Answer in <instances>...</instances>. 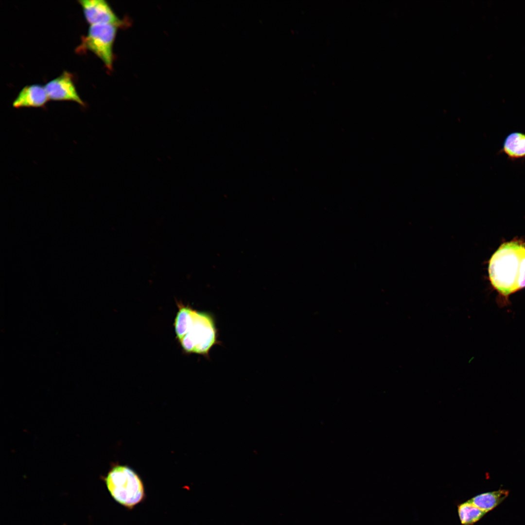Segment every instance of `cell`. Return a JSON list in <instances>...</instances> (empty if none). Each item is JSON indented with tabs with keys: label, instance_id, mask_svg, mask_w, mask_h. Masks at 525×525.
Instances as JSON below:
<instances>
[{
	"label": "cell",
	"instance_id": "1",
	"mask_svg": "<svg viewBox=\"0 0 525 525\" xmlns=\"http://www.w3.org/2000/svg\"><path fill=\"white\" fill-rule=\"evenodd\" d=\"M488 274L498 304L508 305L509 297L525 288V241L514 238L501 244L489 261Z\"/></svg>",
	"mask_w": 525,
	"mask_h": 525
},
{
	"label": "cell",
	"instance_id": "2",
	"mask_svg": "<svg viewBox=\"0 0 525 525\" xmlns=\"http://www.w3.org/2000/svg\"><path fill=\"white\" fill-rule=\"evenodd\" d=\"M178 311L174 322L176 339L184 352L207 355L216 340L211 316L176 302Z\"/></svg>",
	"mask_w": 525,
	"mask_h": 525
},
{
	"label": "cell",
	"instance_id": "3",
	"mask_svg": "<svg viewBox=\"0 0 525 525\" xmlns=\"http://www.w3.org/2000/svg\"><path fill=\"white\" fill-rule=\"evenodd\" d=\"M105 481L112 498L129 509L133 508L145 498L142 480L127 466H113L105 477Z\"/></svg>",
	"mask_w": 525,
	"mask_h": 525
},
{
	"label": "cell",
	"instance_id": "4",
	"mask_svg": "<svg viewBox=\"0 0 525 525\" xmlns=\"http://www.w3.org/2000/svg\"><path fill=\"white\" fill-rule=\"evenodd\" d=\"M119 26L110 24L90 25L87 35L82 37L78 52L89 51L104 63L108 70L113 66V47Z\"/></svg>",
	"mask_w": 525,
	"mask_h": 525
},
{
	"label": "cell",
	"instance_id": "5",
	"mask_svg": "<svg viewBox=\"0 0 525 525\" xmlns=\"http://www.w3.org/2000/svg\"><path fill=\"white\" fill-rule=\"evenodd\" d=\"M78 2L90 25L110 24L120 27L123 24L105 0H80Z\"/></svg>",
	"mask_w": 525,
	"mask_h": 525
},
{
	"label": "cell",
	"instance_id": "6",
	"mask_svg": "<svg viewBox=\"0 0 525 525\" xmlns=\"http://www.w3.org/2000/svg\"><path fill=\"white\" fill-rule=\"evenodd\" d=\"M44 87L49 100L72 101L85 105L76 91L72 75L68 71H64L60 76L48 82Z\"/></svg>",
	"mask_w": 525,
	"mask_h": 525
},
{
	"label": "cell",
	"instance_id": "7",
	"mask_svg": "<svg viewBox=\"0 0 525 525\" xmlns=\"http://www.w3.org/2000/svg\"><path fill=\"white\" fill-rule=\"evenodd\" d=\"M49 100L44 86L33 84L21 89L14 100L13 106L17 108L42 107Z\"/></svg>",
	"mask_w": 525,
	"mask_h": 525
},
{
	"label": "cell",
	"instance_id": "8",
	"mask_svg": "<svg viewBox=\"0 0 525 525\" xmlns=\"http://www.w3.org/2000/svg\"><path fill=\"white\" fill-rule=\"evenodd\" d=\"M497 155H504L512 162L525 160V132L513 131L506 136Z\"/></svg>",
	"mask_w": 525,
	"mask_h": 525
},
{
	"label": "cell",
	"instance_id": "9",
	"mask_svg": "<svg viewBox=\"0 0 525 525\" xmlns=\"http://www.w3.org/2000/svg\"><path fill=\"white\" fill-rule=\"evenodd\" d=\"M508 494V490H499L480 494L469 501L487 513L501 503Z\"/></svg>",
	"mask_w": 525,
	"mask_h": 525
},
{
	"label": "cell",
	"instance_id": "10",
	"mask_svg": "<svg viewBox=\"0 0 525 525\" xmlns=\"http://www.w3.org/2000/svg\"><path fill=\"white\" fill-rule=\"evenodd\" d=\"M458 513L462 525H472L479 521L486 512L468 501L458 506Z\"/></svg>",
	"mask_w": 525,
	"mask_h": 525
}]
</instances>
